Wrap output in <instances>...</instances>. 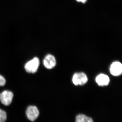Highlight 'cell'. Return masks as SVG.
<instances>
[{
    "label": "cell",
    "instance_id": "cell-6",
    "mask_svg": "<svg viewBox=\"0 0 122 122\" xmlns=\"http://www.w3.org/2000/svg\"><path fill=\"white\" fill-rule=\"evenodd\" d=\"M43 63L46 68L49 69H51L54 68L56 65V58L52 55H47L44 58Z\"/></svg>",
    "mask_w": 122,
    "mask_h": 122
},
{
    "label": "cell",
    "instance_id": "cell-9",
    "mask_svg": "<svg viewBox=\"0 0 122 122\" xmlns=\"http://www.w3.org/2000/svg\"><path fill=\"white\" fill-rule=\"evenodd\" d=\"M7 119V113L5 112L0 109V122H4Z\"/></svg>",
    "mask_w": 122,
    "mask_h": 122
},
{
    "label": "cell",
    "instance_id": "cell-2",
    "mask_svg": "<svg viewBox=\"0 0 122 122\" xmlns=\"http://www.w3.org/2000/svg\"><path fill=\"white\" fill-rule=\"evenodd\" d=\"M39 63L40 61L39 59L37 57H34L25 64V69L28 73H34L37 71Z\"/></svg>",
    "mask_w": 122,
    "mask_h": 122
},
{
    "label": "cell",
    "instance_id": "cell-7",
    "mask_svg": "<svg viewBox=\"0 0 122 122\" xmlns=\"http://www.w3.org/2000/svg\"><path fill=\"white\" fill-rule=\"evenodd\" d=\"M97 84L100 86H105L109 85L110 79L109 76L104 74H100L97 75L95 79Z\"/></svg>",
    "mask_w": 122,
    "mask_h": 122
},
{
    "label": "cell",
    "instance_id": "cell-10",
    "mask_svg": "<svg viewBox=\"0 0 122 122\" xmlns=\"http://www.w3.org/2000/svg\"><path fill=\"white\" fill-rule=\"evenodd\" d=\"M6 81L3 76L0 75V86H3L5 85Z\"/></svg>",
    "mask_w": 122,
    "mask_h": 122
},
{
    "label": "cell",
    "instance_id": "cell-4",
    "mask_svg": "<svg viewBox=\"0 0 122 122\" xmlns=\"http://www.w3.org/2000/svg\"><path fill=\"white\" fill-rule=\"evenodd\" d=\"M26 114L29 120L34 122L38 117L39 112L36 107L34 106H29L26 109Z\"/></svg>",
    "mask_w": 122,
    "mask_h": 122
},
{
    "label": "cell",
    "instance_id": "cell-3",
    "mask_svg": "<svg viewBox=\"0 0 122 122\" xmlns=\"http://www.w3.org/2000/svg\"><path fill=\"white\" fill-rule=\"evenodd\" d=\"M13 97V93L11 92L5 90L0 94V100L5 106L10 105Z\"/></svg>",
    "mask_w": 122,
    "mask_h": 122
},
{
    "label": "cell",
    "instance_id": "cell-1",
    "mask_svg": "<svg viewBox=\"0 0 122 122\" xmlns=\"http://www.w3.org/2000/svg\"><path fill=\"white\" fill-rule=\"evenodd\" d=\"M87 75L83 72L75 73L72 77V81L75 86H82L86 84L88 81Z\"/></svg>",
    "mask_w": 122,
    "mask_h": 122
},
{
    "label": "cell",
    "instance_id": "cell-8",
    "mask_svg": "<svg viewBox=\"0 0 122 122\" xmlns=\"http://www.w3.org/2000/svg\"><path fill=\"white\" fill-rule=\"evenodd\" d=\"M75 122H93V119L83 114H79L76 116Z\"/></svg>",
    "mask_w": 122,
    "mask_h": 122
},
{
    "label": "cell",
    "instance_id": "cell-11",
    "mask_svg": "<svg viewBox=\"0 0 122 122\" xmlns=\"http://www.w3.org/2000/svg\"><path fill=\"white\" fill-rule=\"evenodd\" d=\"M77 2H81L82 3H85L87 1V0H76Z\"/></svg>",
    "mask_w": 122,
    "mask_h": 122
},
{
    "label": "cell",
    "instance_id": "cell-5",
    "mask_svg": "<svg viewBox=\"0 0 122 122\" xmlns=\"http://www.w3.org/2000/svg\"><path fill=\"white\" fill-rule=\"evenodd\" d=\"M110 72L113 76H120L122 73V65L119 61H115L113 62L110 68Z\"/></svg>",
    "mask_w": 122,
    "mask_h": 122
}]
</instances>
